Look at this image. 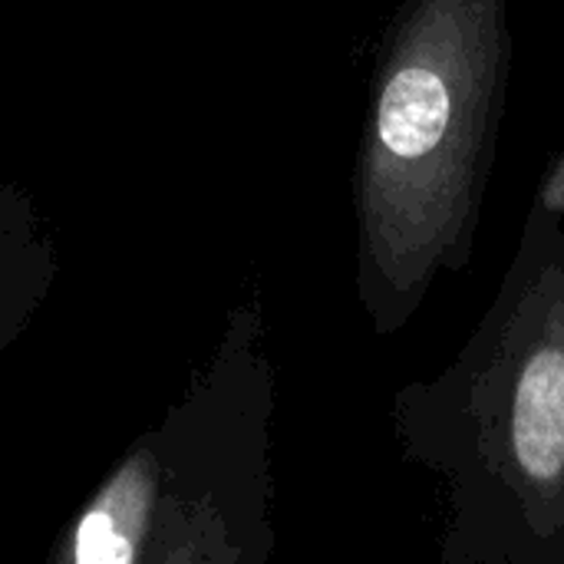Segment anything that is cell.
I'll use <instances>...</instances> for the list:
<instances>
[{"label": "cell", "mask_w": 564, "mask_h": 564, "mask_svg": "<svg viewBox=\"0 0 564 564\" xmlns=\"http://www.w3.org/2000/svg\"><path fill=\"white\" fill-rule=\"evenodd\" d=\"M532 202H535L539 208H545L549 215H555V218H562L564 221V152L552 159V165H549L545 178L539 182Z\"/></svg>", "instance_id": "cell-3"}, {"label": "cell", "mask_w": 564, "mask_h": 564, "mask_svg": "<svg viewBox=\"0 0 564 564\" xmlns=\"http://www.w3.org/2000/svg\"><path fill=\"white\" fill-rule=\"evenodd\" d=\"M403 463L443 492V564H564V221L532 202L446 370L393 393Z\"/></svg>", "instance_id": "cell-2"}, {"label": "cell", "mask_w": 564, "mask_h": 564, "mask_svg": "<svg viewBox=\"0 0 564 564\" xmlns=\"http://www.w3.org/2000/svg\"><path fill=\"white\" fill-rule=\"evenodd\" d=\"M512 50V0H403L383 30L350 182L354 291L377 337L469 268Z\"/></svg>", "instance_id": "cell-1"}]
</instances>
